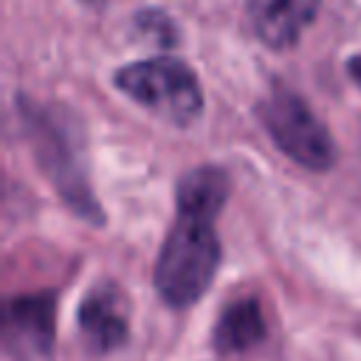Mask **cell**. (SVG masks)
<instances>
[{"mask_svg":"<svg viewBox=\"0 0 361 361\" xmlns=\"http://www.w3.org/2000/svg\"><path fill=\"white\" fill-rule=\"evenodd\" d=\"M228 197V175L220 166L189 169L175 189V223L155 262V290L169 307L195 305L220 265L214 220Z\"/></svg>","mask_w":361,"mask_h":361,"instance_id":"1","label":"cell"},{"mask_svg":"<svg viewBox=\"0 0 361 361\" xmlns=\"http://www.w3.org/2000/svg\"><path fill=\"white\" fill-rule=\"evenodd\" d=\"M20 121L25 124L31 149L59 197L79 217L96 226L104 223V212L87 183L82 164V133L73 127V118L62 110L37 107L28 99H20Z\"/></svg>","mask_w":361,"mask_h":361,"instance_id":"2","label":"cell"},{"mask_svg":"<svg viewBox=\"0 0 361 361\" xmlns=\"http://www.w3.org/2000/svg\"><path fill=\"white\" fill-rule=\"evenodd\" d=\"M116 87L152 116L186 127L203 113V90L195 71L175 56H149L116 71Z\"/></svg>","mask_w":361,"mask_h":361,"instance_id":"3","label":"cell"},{"mask_svg":"<svg viewBox=\"0 0 361 361\" xmlns=\"http://www.w3.org/2000/svg\"><path fill=\"white\" fill-rule=\"evenodd\" d=\"M257 118L271 141L299 166L324 172L336 164V144L327 127L293 90H271L257 104Z\"/></svg>","mask_w":361,"mask_h":361,"instance_id":"4","label":"cell"},{"mask_svg":"<svg viewBox=\"0 0 361 361\" xmlns=\"http://www.w3.org/2000/svg\"><path fill=\"white\" fill-rule=\"evenodd\" d=\"M56 296L51 290L17 296L6 307V350L20 361L48 358L54 350Z\"/></svg>","mask_w":361,"mask_h":361,"instance_id":"5","label":"cell"},{"mask_svg":"<svg viewBox=\"0 0 361 361\" xmlns=\"http://www.w3.org/2000/svg\"><path fill=\"white\" fill-rule=\"evenodd\" d=\"M79 330L90 353L104 355L118 350L130 336L127 299L118 285L99 282L93 285L79 305Z\"/></svg>","mask_w":361,"mask_h":361,"instance_id":"6","label":"cell"},{"mask_svg":"<svg viewBox=\"0 0 361 361\" xmlns=\"http://www.w3.org/2000/svg\"><path fill=\"white\" fill-rule=\"evenodd\" d=\"M322 0H248V20L262 45L285 51L316 20Z\"/></svg>","mask_w":361,"mask_h":361,"instance_id":"7","label":"cell"},{"mask_svg":"<svg viewBox=\"0 0 361 361\" xmlns=\"http://www.w3.org/2000/svg\"><path fill=\"white\" fill-rule=\"evenodd\" d=\"M265 338V322L257 299H240L228 305L214 324V350L217 353H243Z\"/></svg>","mask_w":361,"mask_h":361,"instance_id":"8","label":"cell"},{"mask_svg":"<svg viewBox=\"0 0 361 361\" xmlns=\"http://www.w3.org/2000/svg\"><path fill=\"white\" fill-rule=\"evenodd\" d=\"M138 28H141L144 34H149L152 39H158L161 45H172V42H175V37H172L175 31H172L166 14L158 11V8H147V11L138 17Z\"/></svg>","mask_w":361,"mask_h":361,"instance_id":"9","label":"cell"},{"mask_svg":"<svg viewBox=\"0 0 361 361\" xmlns=\"http://www.w3.org/2000/svg\"><path fill=\"white\" fill-rule=\"evenodd\" d=\"M350 73H353V79L361 85V56H355V59L350 62Z\"/></svg>","mask_w":361,"mask_h":361,"instance_id":"10","label":"cell"}]
</instances>
